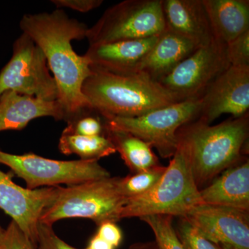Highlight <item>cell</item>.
Wrapping results in <instances>:
<instances>
[{
    "mask_svg": "<svg viewBox=\"0 0 249 249\" xmlns=\"http://www.w3.org/2000/svg\"><path fill=\"white\" fill-rule=\"evenodd\" d=\"M19 27L45 55L56 82L58 101L65 111V121L93 111L83 93V84L92 70L88 59L78 55L71 45V41L86 38L89 27L58 9L50 13L24 15Z\"/></svg>",
    "mask_w": 249,
    "mask_h": 249,
    "instance_id": "1",
    "label": "cell"
},
{
    "mask_svg": "<svg viewBox=\"0 0 249 249\" xmlns=\"http://www.w3.org/2000/svg\"><path fill=\"white\" fill-rule=\"evenodd\" d=\"M227 54L231 66H249V30L227 44Z\"/></svg>",
    "mask_w": 249,
    "mask_h": 249,
    "instance_id": "27",
    "label": "cell"
},
{
    "mask_svg": "<svg viewBox=\"0 0 249 249\" xmlns=\"http://www.w3.org/2000/svg\"><path fill=\"white\" fill-rule=\"evenodd\" d=\"M1 226H0V229H1Z\"/></svg>",
    "mask_w": 249,
    "mask_h": 249,
    "instance_id": "34",
    "label": "cell"
},
{
    "mask_svg": "<svg viewBox=\"0 0 249 249\" xmlns=\"http://www.w3.org/2000/svg\"><path fill=\"white\" fill-rule=\"evenodd\" d=\"M230 66L227 45L215 40L198 47L160 83L181 101L200 99L213 82Z\"/></svg>",
    "mask_w": 249,
    "mask_h": 249,
    "instance_id": "10",
    "label": "cell"
},
{
    "mask_svg": "<svg viewBox=\"0 0 249 249\" xmlns=\"http://www.w3.org/2000/svg\"><path fill=\"white\" fill-rule=\"evenodd\" d=\"M181 218L175 231L184 249H222L220 245L201 235L185 218Z\"/></svg>",
    "mask_w": 249,
    "mask_h": 249,
    "instance_id": "25",
    "label": "cell"
},
{
    "mask_svg": "<svg viewBox=\"0 0 249 249\" xmlns=\"http://www.w3.org/2000/svg\"><path fill=\"white\" fill-rule=\"evenodd\" d=\"M169 215H148L140 217L150 227L160 249H184L178 240Z\"/></svg>",
    "mask_w": 249,
    "mask_h": 249,
    "instance_id": "23",
    "label": "cell"
},
{
    "mask_svg": "<svg viewBox=\"0 0 249 249\" xmlns=\"http://www.w3.org/2000/svg\"><path fill=\"white\" fill-rule=\"evenodd\" d=\"M201 98L181 101L134 118L103 119L106 128L127 132L157 149L163 158H172L178 146V132L196 120L201 110Z\"/></svg>",
    "mask_w": 249,
    "mask_h": 249,
    "instance_id": "7",
    "label": "cell"
},
{
    "mask_svg": "<svg viewBox=\"0 0 249 249\" xmlns=\"http://www.w3.org/2000/svg\"><path fill=\"white\" fill-rule=\"evenodd\" d=\"M162 6L168 30L197 47L215 40L203 0H163Z\"/></svg>",
    "mask_w": 249,
    "mask_h": 249,
    "instance_id": "15",
    "label": "cell"
},
{
    "mask_svg": "<svg viewBox=\"0 0 249 249\" xmlns=\"http://www.w3.org/2000/svg\"><path fill=\"white\" fill-rule=\"evenodd\" d=\"M249 133V114L213 126L196 119L178 129V142L188 156L199 189L240 161Z\"/></svg>",
    "mask_w": 249,
    "mask_h": 249,
    "instance_id": "3",
    "label": "cell"
},
{
    "mask_svg": "<svg viewBox=\"0 0 249 249\" xmlns=\"http://www.w3.org/2000/svg\"><path fill=\"white\" fill-rule=\"evenodd\" d=\"M159 36L89 45L84 56L93 70L115 74L134 73L139 64L155 45Z\"/></svg>",
    "mask_w": 249,
    "mask_h": 249,
    "instance_id": "14",
    "label": "cell"
},
{
    "mask_svg": "<svg viewBox=\"0 0 249 249\" xmlns=\"http://www.w3.org/2000/svg\"><path fill=\"white\" fill-rule=\"evenodd\" d=\"M92 112L93 111L85 112L67 123V127L63 129L62 134L85 137H96L104 134V124L101 118L91 115Z\"/></svg>",
    "mask_w": 249,
    "mask_h": 249,
    "instance_id": "24",
    "label": "cell"
},
{
    "mask_svg": "<svg viewBox=\"0 0 249 249\" xmlns=\"http://www.w3.org/2000/svg\"><path fill=\"white\" fill-rule=\"evenodd\" d=\"M0 249H36L19 226L11 220L6 229H0Z\"/></svg>",
    "mask_w": 249,
    "mask_h": 249,
    "instance_id": "26",
    "label": "cell"
},
{
    "mask_svg": "<svg viewBox=\"0 0 249 249\" xmlns=\"http://www.w3.org/2000/svg\"><path fill=\"white\" fill-rule=\"evenodd\" d=\"M183 218L214 243L249 249V211L201 204Z\"/></svg>",
    "mask_w": 249,
    "mask_h": 249,
    "instance_id": "13",
    "label": "cell"
},
{
    "mask_svg": "<svg viewBox=\"0 0 249 249\" xmlns=\"http://www.w3.org/2000/svg\"><path fill=\"white\" fill-rule=\"evenodd\" d=\"M6 91L45 101H58V87L49 71L45 55L23 33L15 41L12 56L0 71V95Z\"/></svg>",
    "mask_w": 249,
    "mask_h": 249,
    "instance_id": "9",
    "label": "cell"
},
{
    "mask_svg": "<svg viewBox=\"0 0 249 249\" xmlns=\"http://www.w3.org/2000/svg\"><path fill=\"white\" fill-rule=\"evenodd\" d=\"M84 249H116L111 245L101 238V237L95 234L90 239L88 245L86 248Z\"/></svg>",
    "mask_w": 249,
    "mask_h": 249,
    "instance_id": "31",
    "label": "cell"
},
{
    "mask_svg": "<svg viewBox=\"0 0 249 249\" xmlns=\"http://www.w3.org/2000/svg\"><path fill=\"white\" fill-rule=\"evenodd\" d=\"M128 249H160L156 241L146 242H137L130 246Z\"/></svg>",
    "mask_w": 249,
    "mask_h": 249,
    "instance_id": "32",
    "label": "cell"
},
{
    "mask_svg": "<svg viewBox=\"0 0 249 249\" xmlns=\"http://www.w3.org/2000/svg\"><path fill=\"white\" fill-rule=\"evenodd\" d=\"M163 0H124L108 8L91 28L89 45L160 36L166 28Z\"/></svg>",
    "mask_w": 249,
    "mask_h": 249,
    "instance_id": "6",
    "label": "cell"
},
{
    "mask_svg": "<svg viewBox=\"0 0 249 249\" xmlns=\"http://www.w3.org/2000/svg\"><path fill=\"white\" fill-rule=\"evenodd\" d=\"M119 178L93 180L67 187H58L56 196L41 213L40 223L52 226L71 218L91 219L96 225L121 220L127 199L119 188Z\"/></svg>",
    "mask_w": 249,
    "mask_h": 249,
    "instance_id": "5",
    "label": "cell"
},
{
    "mask_svg": "<svg viewBox=\"0 0 249 249\" xmlns=\"http://www.w3.org/2000/svg\"><path fill=\"white\" fill-rule=\"evenodd\" d=\"M105 127V126H104ZM104 134L110 139L116 151L132 173H140L160 165L150 144L123 131L105 127Z\"/></svg>",
    "mask_w": 249,
    "mask_h": 249,
    "instance_id": "20",
    "label": "cell"
},
{
    "mask_svg": "<svg viewBox=\"0 0 249 249\" xmlns=\"http://www.w3.org/2000/svg\"><path fill=\"white\" fill-rule=\"evenodd\" d=\"M42 117H52L55 121L66 119L58 101H45L13 91L0 95V132L22 130L31 121Z\"/></svg>",
    "mask_w": 249,
    "mask_h": 249,
    "instance_id": "16",
    "label": "cell"
},
{
    "mask_svg": "<svg viewBox=\"0 0 249 249\" xmlns=\"http://www.w3.org/2000/svg\"><path fill=\"white\" fill-rule=\"evenodd\" d=\"M221 247H222V249H235L232 248V247H229V246L221 245Z\"/></svg>",
    "mask_w": 249,
    "mask_h": 249,
    "instance_id": "33",
    "label": "cell"
},
{
    "mask_svg": "<svg viewBox=\"0 0 249 249\" xmlns=\"http://www.w3.org/2000/svg\"><path fill=\"white\" fill-rule=\"evenodd\" d=\"M36 249H78L66 243L54 231L52 226L39 224Z\"/></svg>",
    "mask_w": 249,
    "mask_h": 249,
    "instance_id": "28",
    "label": "cell"
},
{
    "mask_svg": "<svg viewBox=\"0 0 249 249\" xmlns=\"http://www.w3.org/2000/svg\"><path fill=\"white\" fill-rule=\"evenodd\" d=\"M0 164L22 178L30 190L47 187L67 186L111 177L98 160H59L36 154L14 155L0 150Z\"/></svg>",
    "mask_w": 249,
    "mask_h": 249,
    "instance_id": "8",
    "label": "cell"
},
{
    "mask_svg": "<svg viewBox=\"0 0 249 249\" xmlns=\"http://www.w3.org/2000/svg\"><path fill=\"white\" fill-rule=\"evenodd\" d=\"M214 38L227 45L249 30V0H203Z\"/></svg>",
    "mask_w": 249,
    "mask_h": 249,
    "instance_id": "19",
    "label": "cell"
},
{
    "mask_svg": "<svg viewBox=\"0 0 249 249\" xmlns=\"http://www.w3.org/2000/svg\"><path fill=\"white\" fill-rule=\"evenodd\" d=\"M58 9H69L80 13H88L103 4V0H52Z\"/></svg>",
    "mask_w": 249,
    "mask_h": 249,
    "instance_id": "29",
    "label": "cell"
},
{
    "mask_svg": "<svg viewBox=\"0 0 249 249\" xmlns=\"http://www.w3.org/2000/svg\"><path fill=\"white\" fill-rule=\"evenodd\" d=\"M12 175L0 170V209L12 218L36 249L41 213L53 200L58 186L28 189L16 184Z\"/></svg>",
    "mask_w": 249,
    "mask_h": 249,
    "instance_id": "12",
    "label": "cell"
},
{
    "mask_svg": "<svg viewBox=\"0 0 249 249\" xmlns=\"http://www.w3.org/2000/svg\"><path fill=\"white\" fill-rule=\"evenodd\" d=\"M58 149L63 155H76L85 160H98L116 152L114 144L105 134L85 137L62 134Z\"/></svg>",
    "mask_w": 249,
    "mask_h": 249,
    "instance_id": "21",
    "label": "cell"
},
{
    "mask_svg": "<svg viewBox=\"0 0 249 249\" xmlns=\"http://www.w3.org/2000/svg\"><path fill=\"white\" fill-rule=\"evenodd\" d=\"M166 167L159 165L150 169L119 178V188L121 194L128 199L145 194L159 182Z\"/></svg>",
    "mask_w": 249,
    "mask_h": 249,
    "instance_id": "22",
    "label": "cell"
},
{
    "mask_svg": "<svg viewBox=\"0 0 249 249\" xmlns=\"http://www.w3.org/2000/svg\"><path fill=\"white\" fill-rule=\"evenodd\" d=\"M201 103L197 119L209 124L222 114L240 118L249 114V66L231 65L210 85Z\"/></svg>",
    "mask_w": 249,
    "mask_h": 249,
    "instance_id": "11",
    "label": "cell"
},
{
    "mask_svg": "<svg viewBox=\"0 0 249 249\" xmlns=\"http://www.w3.org/2000/svg\"><path fill=\"white\" fill-rule=\"evenodd\" d=\"M198 47L173 31L165 29L134 73H142L160 82Z\"/></svg>",
    "mask_w": 249,
    "mask_h": 249,
    "instance_id": "17",
    "label": "cell"
},
{
    "mask_svg": "<svg viewBox=\"0 0 249 249\" xmlns=\"http://www.w3.org/2000/svg\"><path fill=\"white\" fill-rule=\"evenodd\" d=\"M201 204L200 189L196 186L186 150L178 149L159 182L142 196L130 198L123 208L120 219L148 215L186 214Z\"/></svg>",
    "mask_w": 249,
    "mask_h": 249,
    "instance_id": "4",
    "label": "cell"
},
{
    "mask_svg": "<svg viewBox=\"0 0 249 249\" xmlns=\"http://www.w3.org/2000/svg\"><path fill=\"white\" fill-rule=\"evenodd\" d=\"M91 70L83 84V93L93 111L103 119L138 117L181 101L144 73L122 75Z\"/></svg>",
    "mask_w": 249,
    "mask_h": 249,
    "instance_id": "2",
    "label": "cell"
},
{
    "mask_svg": "<svg viewBox=\"0 0 249 249\" xmlns=\"http://www.w3.org/2000/svg\"><path fill=\"white\" fill-rule=\"evenodd\" d=\"M200 196L204 204L249 211V160L223 172L211 185L200 190Z\"/></svg>",
    "mask_w": 249,
    "mask_h": 249,
    "instance_id": "18",
    "label": "cell"
},
{
    "mask_svg": "<svg viewBox=\"0 0 249 249\" xmlns=\"http://www.w3.org/2000/svg\"><path fill=\"white\" fill-rule=\"evenodd\" d=\"M96 235L116 249L121 245L123 233L116 222H106L98 226Z\"/></svg>",
    "mask_w": 249,
    "mask_h": 249,
    "instance_id": "30",
    "label": "cell"
}]
</instances>
